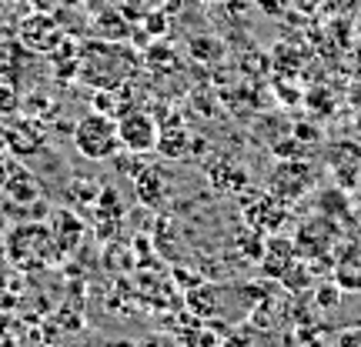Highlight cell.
<instances>
[{
  "instance_id": "obj_7",
  "label": "cell",
  "mask_w": 361,
  "mask_h": 347,
  "mask_svg": "<svg viewBox=\"0 0 361 347\" xmlns=\"http://www.w3.org/2000/svg\"><path fill=\"white\" fill-rule=\"evenodd\" d=\"M0 191L7 194V204H34V201H40V184L37 177L30 174V170L17 160L11 168V174H7V180H4V187Z\"/></svg>"
},
{
  "instance_id": "obj_2",
  "label": "cell",
  "mask_w": 361,
  "mask_h": 347,
  "mask_svg": "<svg viewBox=\"0 0 361 347\" xmlns=\"http://www.w3.org/2000/svg\"><path fill=\"white\" fill-rule=\"evenodd\" d=\"M314 187V168L301 157H284L271 168L268 180H264V191L271 197H278L281 204H298L301 197H308V191Z\"/></svg>"
},
{
  "instance_id": "obj_1",
  "label": "cell",
  "mask_w": 361,
  "mask_h": 347,
  "mask_svg": "<svg viewBox=\"0 0 361 347\" xmlns=\"http://www.w3.org/2000/svg\"><path fill=\"white\" fill-rule=\"evenodd\" d=\"M74 147L80 157L87 160H111L121 151V137H117V120L104 111H90L74 124Z\"/></svg>"
},
{
  "instance_id": "obj_16",
  "label": "cell",
  "mask_w": 361,
  "mask_h": 347,
  "mask_svg": "<svg viewBox=\"0 0 361 347\" xmlns=\"http://www.w3.org/2000/svg\"><path fill=\"white\" fill-rule=\"evenodd\" d=\"M0 347H4V341H0Z\"/></svg>"
},
{
  "instance_id": "obj_12",
  "label": "cell",
  "mask_w": 361,
  "mask_h": 347,
  "mask_svg": "<svg viewBox=\"0 0 361 347\" xmlns=\"http://www.w3.org/2000/svg\"><path fill=\"white\" fill-rule=\"evenodd\" d=\"M335 347H361V327H345L335 337Z\"/></svg>"
},
{
  "instance_id": "obj_9",
  "label": "cell",
  "mask_w": 361,
  "mask_h": 347,
  "mask_svg": "<svg viewBox=\"0 0 361 347\" xmlns=\"http://www.w3.org/2000/svg\"><path fill=\"white\" fill-rule=\"evenodd\" d=\"M134 184H137V197H141L147 207H157L161 201H164V187H168V180H164V174L157 168H141L137 174H134Z\"/></svg>"
},
{
  "instance_id": "obj_8",
  "label": "cell",
  "mask_w": 361,
  "mask_h": 347,
  "mask_svg": "<svg viewBox=\"0 0 361 347\" xmlns=\"http://www.w3.org/2000/svg\"><path fill=\"white\" fill-rule=\"evenodd\" d=\"M328 164H331V170H335V177L341 180V184H355V180H361V151L355 147V144H335L331 151H328Z\"/></svg>"
},
{
  "instance_id": "obj_5",
  "label": "cell",
  "mask_w": 361,
  "mask_h": 347,
  "mask_svg": "<svg viewBox=\"0 0 361 347\" xmlns=\"http://www.w3.org/2000/svg\"><path fill=\"white\" fill-rule=\"evenodd\" d=\"M335 237H338V227L331 217H311L305 220L295 234V254L298 258H308V260H318V258H328L335 251Z\"/></svg>"
},
{
  "instance_id": "obj_3",
  "label": "cell",
  "mask_w": 361,
  "mask_h": 347,
  "mask_svg": "<svg viewBox=\"0 0 361 347\" xmlns=\"http://www.w3.org/2000/svg\"><path fill=\"white\" fill-rule=\"evenodd\" d=\"M51 244H54L51 227L34 224V220H24V224H17V227H7V234H4L7 260L20 264V267H34L40 260H47Z\"/></svg>"
},
{
  "instance_id": "obj_4",
  "label": "cell",
  "mask_w": 361,
  "mask_h": 347,
  "mask_svg": "<svg viewBox=\"0 0 361 347\" xmlns=\"http://www.w3.org/2000/svg\"><path fill=\"white\" fill-rule=\"evenodd\" d=\"M157 120L147 111H124L117 117V137L128 154H151L157 151Z\"/></svg>"
},
{
  "instance_id": "obj_6",
  "label": "cell",
  "mask_w": 361,
  "mask_h": 347,
  "mask_svg": "<svg viewBox=\"0 0 361 347\" xmlns=\"http://www.w3.org/2000/svg\"><path fill=\"white\" fill-rule=\"evenodd\" d=\"M288 220V204H281L278 197H271L268 191H255V197L245 201V224L258 234H278Z\"/></svg>"
},
{
  "instance_id": "obj_14",
  "label": "cell",
  "mask_w": 361,
  "mask_h": 347,
  "mask_svg": "<svg viewBox=\"0 0 361 347\" xmlns=\"http://www.w3.org/2000/svg\"><path fill=\"white\" fill-rule=\"evenodd\" d=\"M17 164L13 157H7V154H0V187H4V180H7V174H11V168Z\"/></svg>"
},
{
  "instance_id": "obj_11",
  "label": "cell",
  "mask_w": 361,
  "mask_h": 347,
  "mask_svg": "<svg viewBox=\"0 0 361 347\" xmlns=\"http://www.w3.org/2000/svg\"><path fill=\"white\" fill-rule=\"evenodd\" d=\"M201 294H204V297H197V291H191V294H188V304H191L194 314H201V317H211V314L218 310V301L211 297L214 291H211V287H201Z\"/></svg>"
},
{
  "instance_id": "obj_13",
  "label": "cell",
  "mask_w": 361,
  "mask_h": 347,
  "mask_svg": "<svg viewBox=\"0 0 361 347\" xmlns=\"http://www.w3.org/2000/svg\"><path fill=\"white\" fill-rule=\"evenodd\" d=\"M137 347H174V341L171 337H164V334H154V337H147L144 344H137Z\"/></svg>"
},
{
  "instance_id": "obj_10",
  "label": "cell",
  "mask_w": 361,
  "mask_h": 347,
  "mask_svg": "<svg viewBox=\"0 0 361 347\" xmlns=\"http://www.w3.org/2000/svg\"><path fill=\"white\" fill-rule=\"evenodd\" d=\"M314 304H318V308L322 310H331V308H338V304H341V287H338L335 281L328 284H318V287H314Z\"/></svg>"
},
{
  "instance_id": "obj_15",
  "label": "cell",
  "mask_w": 361,
  "mask_h": 347,
  "mask_svg": "<svg viewBox=\"0 0 361 347\" xmlns=\"http://www.w3.org/2000/svg\"><path fill=\"white\" fill-rule=\"evenodd\" d=\"M7 227H11V214H7V204H0V241H4Z\"/></svg>"
}]
</instances>
